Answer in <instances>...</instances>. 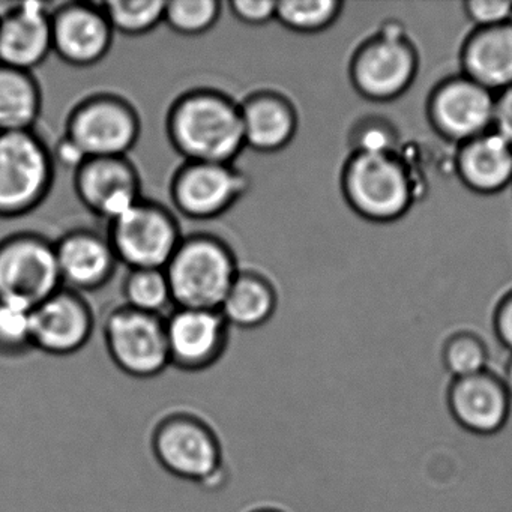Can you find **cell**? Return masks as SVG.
I'll return each mask as SVG.
<instances>
[{
    "label": "cell",
    "mask_w": 512,
    "mask_h": 512,
    "mask_svg": "<svg viewBox=\"0 0 512 512\" xmlns=\"http://www.w3.org/2000/svg\"><path fill=\"white\" fill-rule=\"evenodd\" d=\"M173 134L199 163L223 164L244 145L241 112L211 95L190 97L175 110Z\"/></svg>",
    "instance_id": "cell-1"
},
{
    "label": "cell",
    "mask_w": 512,
    "mask_h": 512,
    "mask_svg": "<svg viewBox=\"0 0 512 512\" xmlns=\"http://www.w3.org/2000/svg\"><path fill=\"white\" fill-rule=\"evenodd\" d=\"M154 452L161 466L187 481L211 487L223 481V449L202 419L179 413L160 422L154 433Z\"/></svg>",
    "instance_id": "cell-2"
},
{
    "label": "cell",
    "mask_w": 512,
    "mask_h": 512,
    "mask_svg": "<svg viewBox=\"0 0 512 512\" xmlns=\"http://www.w3.org/2000/svg\"><path fill=\"white\" fill-rule=\"evenodd\" d=\"M170 295L190 310L217 311L236 280L229 254L211 241H193L176 250L166 274Z\"/></svg>",
    "instance_id": "cell-3"
},
{
    "label": "cell",
    "mask_w": 512,
    "mask_h": 512,
    "mask_svg": "<svg viewBox=\"0 0 512 512\" xmlns=\"http://www.w3.org/2000/svg\"><path fill=\"white\" fill-rule=\"evenodd\" d=\"M61 280L52 248L31 238H13L0 244V301L34 310L55 295Z\"/></svg>",
    "instance_id": "cell-4"
},
{
    "label": "cell",
    "mask_w": 512,
    "mask_h": 512,
    "mask_svg": "<svg viewBox=\"0 0 512 512\" xmlns=\"http://www.w3.org/2000/svg\"><path fill=\"white\" fill-rule=\"evenodd\" d=\"M106 341L115 364L130 376L148 379L170 364L166 323L157 314L118 311L107 322Z\"/></svg>",
    "instance_id": "cell-5"
},
{
    "label": "cell",
    "mask_w": 512,
    "mask_h": 512,
    "mask_svg": "<svg viewBox=\"0 0 512 512\" xmlns=\"http://www.w3.org/2000/svg\"><path fill=\"white\" fill-rule=\"evenodd\" d=\"M49 161L28 131L0 133V217L31 208L43 193Z\"/></svg>",
    "instance_id": "cell-6"
},
{
    "label": "cell",
    "mask_w": 512,
    "mask_h": 512,
    "mask_svg": "<svg viewBox=\"0 0 512 512\" xmlns=\"http://www.w3.org/2000/svg\"><path fill=\"white\" fill-rule=\"evenodd\" d=\"M347 191L362 214L380 220L397 217L410 200L406 172L386 152H362L347 173Z\"/></svg>",
    "instance_id": "cell-7"
},
{
    "label": "cell",
    "mask_w": 512,
    "mask_h": 512,
    "mask_svg": "<svg viewBox=\"0 0 512 512\" xmlns=\"http://www.w3.org/2000/svg\"><path fill=\"white\" fill-rule=\"evenodd\" d=\"M113 224L119 256L137 269H160L176 253V230L157 209L136 205Z\"/></svg>",
    "instance_id": "cell-8"
},
{
    "label": "cell",
    "mask_w": 512,
    "mask_h": 512,
    "mask_svg": "<svg viewBox=\"0 0 512 512\" xmlns=\"http://www.w3.org/2000/svg\"><path fill=\"white\" fill-rule=\"evenodd\" d=\"M170 364L181 370L211 367L226 346V320L218 311L182 308L166 322Z\"/></svg>",
    "instance_id": "cell-9"
},
{
    "label": "cell",
    "mask_w": 512,
    "mask_h": 512,
    "mask_svg": "<svg viewBox=\"0 0 512 512\" xmlns=\"http://www.w3.org/2000/svg\"><path fill=\"white\" fill-rule=\"evenodd\" d=\"M32 347L50 355H70L91 337V314L67 295H53L32 310Z\"/></svg>",
    "instance_id": "cell-10"
},
{
    "label": "cell",
    "mask_w": 512,
    "mask_h": 512,
    "mask_svg": "<svg viewBox=\"0 0 512 512\" xmlns=\"http://www.w3.org/2000/svg\"><path fill=\"white\" fill-rule=\"evenodd\" d=\"M449 407L458 424L476 434L496 433L505 424L509 394L502 379L490 371L454 379Z\"/></svg>",
    "instance_id": "cell-11"
},
{
    "label": "cell",
    "mask_w": 512,
    "mask_h": 512,
    "mask_svg": "<svg viewBox=\"0 0 512 512\" xmlns=\"http://www.w3.org/2000/svg\"><path fill=\"white\" fill-rule=\"evenodd\" d=\"M136 136V125L124 107L101 101L79 110L71 124V142L83 157L116 158L124 154Z\"/></svg>",
    "instance_id": "cell-12"
},
{
    "label": "cell",
    "mask_w": 512,
    "mask_h": 512,
    "mask_svg": "<svg viewBox=\"0 0 512 512\" xmlns=\"http://www.w3.org/2000/svg\"><path fill=\"white\" fill-rule=\"evenodd\" d=\"M52 26L43 5L23 4L0 17V64L26 71L46 58Z\"/></svg>",
    "instance_id": "cell-13"
},
{
    "label": "cell",
    "mask_w": 512,
    "mask_h": 512,
    "mask_svg": "<svg viewBox=\"0 0 512 512\" xmlns=\"http://www.w3.org/2000/svg\"><path fill=\"white\" fill-rule=\"evenodd\" d=\"M494 103L484 86L455 82L440 91L434 101V116L440 128L455 139L482 133L494 119Z\"/></svg>",
    "instance_id": "cell-14"
},
{
    "label": "cell",
    "mask_w": 512,
    "mask_h": 512,
    "mask_svg": "<svg viewBox=\"0 0 512 512\" xmlns=\"http://www.w3.org/2000/svg\"><path fill=\"white\" fill-rule=\"evenodd\" d=\"M79 187L83 199L112 220L139 205L133 175L116 158L92 160L82 170Z\"/></svg>",
    "instance_id": "cell-15"
},
{
    "label": "cell",
    "mask_w": 512,
    "mask_h": 512,
    "mask_svg": "<svg viewBox=\"0 0 512 512\" xmlns=\"http://www.w3.org/2000/svg\"><path fill=\"white\" fill-rule=\"evenodd\" d=\"M241 187L238 176L217 163L190 167L176 184V199L182 209L196 217H209L223 211Z\"/></svg>",
    "instance_id": "cell-16"
},
{
    "label": "cell",
    "mask_w": 512,
    "mask_h": 512,
    "mask_svg": "<svg viewBox=\"0 0 512 512\" xmlns=\"http://www.w3.org/2000/svg\"><path fill=\"white\" fill-rule=\"evenodd\" d=\"M413 74L409 49L386 38L371 46L356 65V79L370 97L388 98L403 91Z\"/></svg>",
    "instance_id": "cell-17"
},
{
    "label": "cell",
    "mask_w": 512,
    "mask_h": 512,
    "mask_svg": "<svg viewBox=\"0 0 512 512\" xmlns=\"http://www.w3.org/2000/svg\"><path fill=\"white\" fill-rule=\"evenodd\" d=\"M53 46L67 61L91 64L109 46V26L103 17L86 8H73L59 14L52 26Z\"/></svg>",
    "instance_id": "cell-18"
},
{
    "label": "cell",
    "mask_w": 512,
    "mask_h": 512,
    "mask_svg": "<svg viewBox=\"0 0 512 512\" xmlns=\"http://www.w3.org/2000/svg\"><path fill=\"white\" fill-rule=\"evenodd\" d=\"M460 169L473 188L499 190L512 178V146L499 134L479 137L464 148Z\"/></svg>",
    "instance_id": "cell-19"
},
{
    "label": "cell",
    "mask_w": 512,
    "mask_h": 512,
    "mask_svg": "<svg viewBox=\"0 0 512 512\" xmlns=\"http://www.w3.org/2000/svg\"><path fill=\"white\" fill-rule=\"evenodd\" d=\"M473 80L484 88L512 86V28L496 26L473 40L466 53Z\"/></svg>",
    "instance_id": "cell-20"
},
{
    "label": "cell",
    "mask_w": 512,
    "mask_h": 512,
    "mask_svg": "<svg viewBox=\"0 0 512 512\" xmlns=\"http://www.w3.org/2000/svg\"><path fill=\"white\" fill-rule=\"evenodd\" d=\"M245 143L262 151L280 148L293 133V116L281 101L260 97L241 112Z\"/></svg>",
    "instance_id": "cell-21"
},
{
    "label": "cell",
    "mask_w": 512,
    "mask_h": 512,
    "mask_svg": "<svg viewBox=\"0 0 512 512\" xmlns=\"http://www.w3.org/2000/svg\"><path fill=\"white\" fill-rule=\"evenodd\" d=\"M56 259L61 277L77 286H91L106 277L112 254L100 239L77 235L62 242Z\"/></svg>",
    "instance_id": "cell-22"
},
{
    "label": "cell",
    "mask_w": 512,
    "mask_h": 512,
    "mask_svg": "<svg viewBox=\"0 0 512 512\" xmlns=\"http://www.w3.org/2000/svg\"><path fill=\"white\" fill-rule=\"evenodd\" d=\"M37 113V89L26 71L0 64V133L28 131Z\"/></svg>",
    "instance_id": "cell-23"
},
{
    "label": "cell",
    "mask_w": 512,
    "mask_h": 512,
    "mask_svg": "<svg viewBox=\"0 0 512 512\" xmlns=\"http://www.w3.org/2000/svg\"><path fill=\"white\" fill-rule=\"evenodd\" d=\"M274 311L271 289L253 277H236L221 304L226 322L241 328L263 325Z\"/></svg>",
    "instance_id": "cell-24"
},
{
    "label": "cell",
    "mask_w": 512,
    "mask_h": 512,
    "mask_svg": "<svg viewBox=\"0 0 512 512\" xmlns=\"http://www.w3.org/2000/svg\"><path fill=\"white\" fill-rule=\"evenodd\" d=\"M443 364L454 379L475 376L488 368V352L484 341L463 332L449 338L443 349Z\"/></svg>",
    "instance_id": "cell-25"
},
{
    "label": "cell",
    "mask_w": 512,
    "mask_h": 512,
    "mask_svg": "<svg viewBox=\"0 0 512 512\" xmlns=\"http://www.w3.org/2000/svg\"><path fill=\"white\" fill-rule=\"evenodd\" d=\"M106 7L110 23L127 34L148 31L164 19L166 2L160 0H113Z\"/></svg>",
    "instance_id": "cell-26"
},
{
    "label": "cell",
    "mask_w": 512,
    "mask_h": 512,
    "mask_svg": "<svg viewBox=\"0 0 512 512\" xmlns=\"http://www.w3.org/2000/svg\"><path fill=\"white\" fill-rule=\"evenodd\" d=\"M170 298L169 281L160 269H137L128 280L127 299L133 310L157 314Z\"/></svg>",
    "instance_id": "cell-27"
},
{
    "label": "cell",
    "mask_w": 512,
    "mask_h": 512,
    "mask_svg": "<svg viewBox=\"0 0 512 512\" xmlns=\"http://www.w3.org/2000/svg\"><path fill=\"white\" fill-rule=\"evenodd\" d=\"M32 310L0 301V355H20L32 347Z\"/></svg>",
    "instance_id": "cell-28"
},
{
    "label": "cell",
    "mask_w": 512,
    "mask_h": 512,
    "mask_svg": "<svg viewBox=\"0 0 512 512\" xmlns=\"http://www.w3.org/2000/svg\"><path fill=\"white\" fill-rule=\"evenodd\" d=\"M337 7L331 0H290L277 4L275 16L290 28L313 31L331 22Z\"/></svg>",
    "instance_id": "cell-29"
},
{
    "label": "cell",
    "mask_w": 512,
    "mask_h": 512,
    "mask_svg": "<svg viewBox=\"0 0 512 512\" xmlns=\"http://www.w3.org/2000/svg\"><path fill=\"white\" fill-rule=\"evenodd\" d=\"M218 4L212 0H176L166 4L164 19L182 34L205 31L217 19Z\"/></svg>",
    "instance_id": "cell-30"
},
{
    "label": "cell",
    "mask_w": 512,
    "mask_h": 512,
    "mask_svg": "<svg viewBox=\"0 0 512 512\" xmlns=\"http://www.w3.org/2000/svg\"><path fill=\"white\" fill-rule=\"evenodd\" d=\"M467 13L479 25L496 28L511 16L512 4L500 0H475L467 5Z\"/></svg>",
    "instance_id": "cell-31"
},
{
    "label": "cell",
    "mask_w": 512,
    "mask_h": 512,
    "mask_svg": "<svg viewBox=\"0 0 512 512\" xmlns=\"http://www.w3.org/2000/svg\"><path fill=\"white\" fill-rule=\"evenodd\" d=\"M232 7L239 19L251 25L268 22L277 11V4L268 0H238Z\"/></svg>",
    "instance_id": "cell-32"
},
{
    "label": "cell",
    "mask_w": 512,
    "mask_h": 512,
    "mask_svg": "<svg viewBox=\"0 0 512 512\" xmlns=\"http://www.w3.org/2000/svg\"><path fill=\"white\" fill-rule=\"evenodd\" d=\"M494 121L502 136L512 146V86L494 107Z\"/></svg>",
    "instance_id": "cell-33"
},
{
    "label": "cell",
    "mask_w": 512,
    "mask_h": 512,
    "mask_svg": "<svg viewBox=\"0 0 512 512\" xmlns=\"http://www.w3.org/2000/svg\"><path fill=\"white\" fill-rule=\"evenodd\" d=\"M497 338L502 346L512 353V301L506 302L494 319Z\"/></svg>",
    "instance_id": "cell-34"
},
{
    "label": "cell",
    "mask_w": 512,
    "mask_h": 512,
    "mask_svg": "<svg viewBox=\"0 0 512 512\" xmlns=\"http://www.w3.org/2000/svg\"><path fill=\"white\" fill-rule=\"evenodd\" d=\"M506 391H508L509 397H512V359L509 361L508 368H506L505 379Z\"/></svg>",
    "instance_id": "cell-35"
},
{
    "label": "cell",
    "mask_w": 512,
    "mask_h": 512,
    "mask_svg": "<svg viewBox=\"0 0 512 512\" xmlns=\"http://www.w3.org/2000/svg\"><path fill=\"white\" fill-rule=\"evenodd\" d=\"M254 512H286V511H283V509L278 508V506H274V508L257 509V511H254Z\"/></svg>",
    "instance_id": "cell-36"
}]
</instances>
